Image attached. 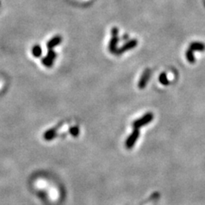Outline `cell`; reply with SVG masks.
Wrapping results in <instances>:
<instances>
[{"label":"cell","instance_id":"5b68a950","mask_svg":"<svg viewBox=\"0 0 205 205\" xmlns=\"http://www.w3.org/2000/svg\"><path fill=\"white\" fill-rule=\"evenodd\" d=\"M149 77H150V70H149V68H147V69H145V71H144V73H143V74H142V76L140 78V80H139V82H138V87L140 89H144L145 86H146Z\"/></svg>","mask_w":205,"mask_h":205},{"label":"cell","instance_id":"52a82bcc","mask_svg":"<svg viewBox=\"0 0 205 205\" xmlns=\"http://www.w3.org/2000/svg\"><path fill=\"white\" fill-rule=\"evenodd\" d=\"M119 42V38L118 36H112L110 44H109V50L111 53H114L115 54L116 51H117V44Z\"/></svg>","mask_w":205,"mask_h":205},{"label":"cell","instance_id":"9a60e30c","mask_svg":"<svg viewBox=\"0 0 205 205\" xmlns=\"http://www.w3.org/2000/svg\"><path fill=\"white\" fill-rule=\"evenodd\" d=\"M0 4H1V2H0Z\"/></svg>","mask_w":205,"mask_h":205},{"label":"cell","instance_id":"8992f818","mask_svg":"<svg viewBox=\"0 0 205 205\" xmlns=\"http://www.w3.org/2000/svg\"><path fill=\"white\" fill-rule=\"evenodd\" d=\"M62 37L61 36H55V37H53L52 38H51L48 43H47V48L49 49V50H52L53 48H55L56 46H57L58 45H59L60 43L62 42Z\"/></svg>","mask_w":205,"mask_h":205},{"label":"cell","instance_id":"3957f363","mask_svg":"<svg viewBox=\"0 0 205 205\" xmlns=\"http://www.w3.org/2000/svg\"><path fill=\"white\" fill-rule=\"evenodd\" d=\"M137 45H138V40H136V39L128 40V42L126 43L123 46H121L120 49L117 50V51H116V53H115V54H117V55H120V54H122V53L126 52V51H129V50H132V49H133L134 47L136 46Z\"/></svg>","mask_w":205,"mask_h":205},{"label":"cell","instance_id":"9c48e42d","mask_svg":"<svg viewBox=\"0 0 205 205\" xmlns=\"http://www.w3.org/2000/svg\"><path fill=\"white\" fill-rule=\"evenodd\" d=\"M56 132L55 129H50L44 133V138L47 141L52 140L54 138H56Z\"/></svg>","mask_w":205,"mask_h":205},{"label":"cell","instance_id":"5bb4252c","mask_svg":"<svg viewBox=\"0 0 205 205\" xmlns=\"http://www.w3.org/2000/svg\"><path fill=\"white\" fill-rule=\"evenodd\" d=\"M118 33H119V30L117 27H113L111 29V34H112V36H118Z\"/></svg>","mask_w":205,"mask_h":205},{"label":"cell","instance_id":"ba28073f","mask_svg":"<svg viewBox=\"0 0 205 205\" xmlns=\"http://www.w3.org/2000/svg\"><path fill=\"white\" fill-rule=\"evenodd\" d=\"M190 49H192V51H205V45L201 42H192L190 45Z\"/></svg>","mask_w":205,"mask_h":205},{"label":"cell","instance_id":"277c9868","mask_svg":"<svg viewBox=\"0 0 205 205\" xmlns=\"http://www.w3.org/2000/svg\"><path fill=\"white\" fill-rule=\"evenodd\" d=\"M56 54L55 51H52V50H50V51H48L46 56L43 58L42 60L43 65H45V66L47 67V68H50V67L52 66L53 62H54V60L56 59Z\"/></svg>","mask_w":205,"mask_h":205},{"label":"cell","instance_id":"30bf717a","mask_svg":"<svg viewBox=\"0 0 205 205\" xmlns=\"http://www.w3.org/2000/svg\"><path fill=\"white\" fill-rule=\"evenodd\" d=\"M32 54L34 57H40L42 55V49L38 45H35L32 48Z\"/></svg>","mask_w":205,"mask_h":205},{"label":"cell","instance_id":"7a4b0ae2","mask_svg":"<svg viewBox=\"0 0 205 205\" xmlns=\"http://www.w3.org/2000/svg\"><path fill=\"white\" fill-rule=\"evenodd\" d=\"M138 136H139V132H138V129H134L133 132L129 135L127 140H126V147L128 149H130L133 147V145H135L136 141L138 140Z\"/></svg>","mask_w":205,"mask_h":205},{"label":"cell","instance_id":"7c38bea8","mask_svg":"<svg viewBox=\"0 0 205 205\" xmlns=\"http://www.w3.org/2000/svg\"><path fill=\"white\" fill-rule=\"evenodd\" d=\"M159 81L161 82V84L164 85H167L169 84V82H168V80H167V75L165 73H162L161 74V75L159 76Z\"/></svg>","mask_w":205,"mask_h":205},{"label":"cell","instance_id":"6da1fadb","mask_svg":"<svg viewBox=\"0 0 205 205\" xmlns=\"http://www.w3.org/2000/svg\"><path fill=\"white\" fill-rule=\"evenodd\" d=\"M154 115L152 113H147V114H145L144 116H142L139 119L134 120L133 123H132V127H133L134 129H138V128H142V127H144L145 125L149 123L150 121H152Z\"/></svg>","mask_w":205,"mask_h":205},{"label":"cell","instance_id":"8fae6325","mask_svg":"<svg viewBox=\"0 0 205 205\" xmlns=\"http://www.w3.org/2000/svg\"><path fill=\"white\" fill-rule=\"evenodd\" d=\"M185 56H186V59L190 63H195V56H194V53L192 49H188L186 52H185Z\"/></svg>","mask_w":205,"mask_h":205},{"label":"cell","instance_id":"4fadbf2b","mask_svg":"<svg viewBox=\"0 0 205 205\" xmlns=\"http://www.w3.org/2000/svg\"><path fill=\"white\" fill-rule=\"evenodd\" d=\"M69 132L70 134L74 137H77L80 133V130H79V128L77 126H74V127H72V128H69Z\"/></svg>","mask_w":205,"mask_h":205}]
</instances>
